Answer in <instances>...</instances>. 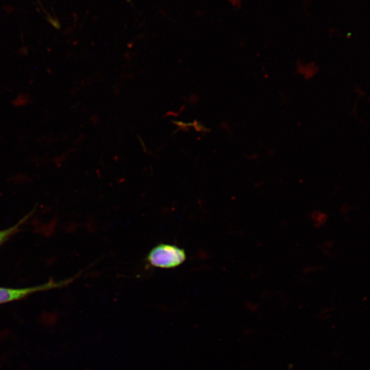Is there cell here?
I'll list each match as a JSON object with an SVG mask.
<instances>
[{"instance_id":"cell-1","label":"cell","mask_w":370,"mask_h":370,"mask_svg":"<svg viewBox=\"0 0 370 370\" xmlns=\"http://www.w3.org/2000/svg\"><path fill=\"white\" fill-rule=\"evenodd\" d=\"M186 258L184 249L164 243L154 247L147 256V260L151 265L163 269L175 268L182 264Z\"/></svg>"},{"instance_id":"cell-2","label":"cell","mask_w":370,"mask_h":370,"mask_svg":"<svg viewBox=\"0 0 370 370\" xmlns=\"http://www.w3.org/2000/svg\"><path fill=\"white\" fill-rule=\"evenodd\" d=\"M64 282H49L37 286L25 288H8L0 286V304L21 300L35 293L60 287Z\"/></svg>"},{"instance_id":"cell-3","label":"cell","mask_w":370,"mask_h":370,"mask_svg":"<svg viewBox=\"0 0 370 370\" xmlns=\"http://www.w3.org/2000/svg\"><path fill=\"white\" fill-rule=\"evenodd\" d=\"M27 217H24L23 219H21L13 226L5 230H0V245H2L4 242H5L10 236H12L18 232L21 225L27 219Z\"/></svg>"}]
</instances>
